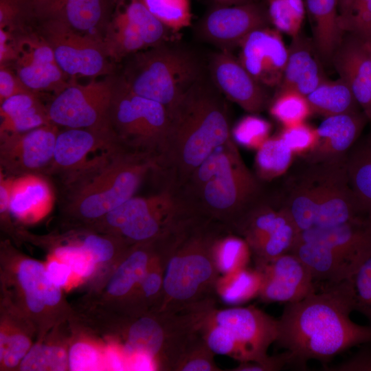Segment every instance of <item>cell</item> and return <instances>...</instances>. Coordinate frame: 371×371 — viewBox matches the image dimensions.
Segmentation results:
<instances>
[{"label": "cell", "instance_id": "obj_1", "mask_svg": "<svg viewBox=\"0 0 371 371\" xmlns=\"http://www.w3.org/2000/svg\"><path fill=\"white\" fill-rule=\"evenodd\" d=\"M355 311L346 281L285 304L278 319V346L288 355L289 365L306 368L311 359L321 362L352 346L371 341V325L355 323Z\"/></svg>", "mask_w": 371, "mask_h": 371}, {"label": "cell", "instance_id": "obj_2", "mask_svg": "<svg viewBox=\"0 0 371 371\" xmlns=\"http://www.w3.org/2000/svg\"><path fill=\"white\" fill-rule=\"evenodd\" d=\"M211 80V79H210ZM223 93L203 76L170 111V123L155 174L180 188L218 146L231 139Z\"/></svg>", "mask_w": 371, "mask_h": 371}, {"label": "cell", "instance_id": "obj_3", "mask_svg": "<svg viewBox=\"0 0 371 371\" xmlns=\"http://www.w3.org/2000/svg\"><path fill=\"white\" fill-rule=\"evenodd\" d=\"M229 231L202 215L188 213L161 239L165 260L163 297L157 311H188L213 300L220 276L213 247Z\"/></svg>", "mask_w": 371, "mask_h": 371}, {"label": "cell", "instance_id": "obj_4", "mask_svg": "<svg viewBox=\"0 0 371 371\" xmlns=\"http://www.w3.org/2000/svg\"><path fill=\"white\" fill-rule=\"evenodd\" d=\"M273 195L300 232L366 218L350 183L346 159H301Z\"/></svg>", "mask_w": 371, "mask_h": 371}, {"label": "cell", "instance_id": "obj_5", "mask_svg": "<svg viewBox=\"0 0 371 371\" xmlns=\"http://www.w3.org/2000/svg\"><path fill=\"white\" fill-rule=\"evenodd\" d=\"M157 157L121 148L93 170L63 184L62 203L70 214L94 222L135 196L157 169Z\"/></svg>", "mask_w": 371, "mask_h": 371}, {"label": "cell", "instance_id": "obj_6", "mask_svg": "<svg viewBox=\"0 0 371 371\" xmlns=\"http://www.w3.org/2000/svg\"><path fill=\"white\" fill-rule=\"evenodd\" d=\"M263 186L248 168L232 138L222 146L216 172L183 198L190 212L218 222L232 232L243 216L267 194Z\"/></svg>", "mask_w": 371, "mask_h": 371}, {"label": "cell", "instance_id": "obj_7", "mask_svg": "<svg viewBox=\"0 0 371 371\" xmlns=\"http://www.w3.org/2000/svg\"><path fill=\"white\" fill-rule=\"evenodd\" d=\"M202 76L201 63L194 54L166 41L128 57L120 80L170 112Z\"/></svg>", "mask_w": 371, "mask_h": 371}, {"label": "cell", "instance_id": "obj_8", "mask_svg": "<svg viewBox=\"0 0 371 371\" xmlns=\"http://www.w3.org/2000/svg\"><path fill=\"white\" fill-rule=\"evenodd\" d=\"M214 304L215 302L208 304L203 315L224 335L227 356L240 363L254 361V371H276L285 367L282 353L267 354L277 339L278 319L254 306L219 309Z\"/></svg>", "mask_w": 371, "mask_h": 371}, {"label": "cell", "instance_id": "obj_9", "mask_svg": "<svg viewBox=\"0 0 371 371\" xmlns=\"http://www.w3.org/2000/svg\"><path fill=\"white\" fill-rule=\"evenodd\" d=\"M189 212L179 190L164 183L158 192L133 196L94 222L133 245L164 236Z\"/></svg>", "mask_w": 371, "mask_h": 371}, {"label": "cell", "instance_id": "obj_10", "mask_svg": "<svg viewBox=\"0 0 371 371\" xmlns=\"http://www.w3.org/2000/svg\"><path fill=\"white\" fill-rule=\"evenodd\" d=\"M109 121L112 131L124 148L158 158L170 123L167 107L135 94L117 79Z\"/></svg>", "mask_w": 371, "mask_h": 371}, {"label": "cell", "instance_id": "obj_11", "mask_svg": "<svg viewBox=\"0 0 371 371\" xmlns=\"http://www.w3.org/2000/svg\"><path fill=\"white\" fill-rule=\"evenodd\" d=\"M232 232L247 242L256 262L290 252L300 231L274 195L266 194L243 216Z\"/></svg>", "mask_w": 371, "mask_h": 371}, {"label": "cell", "instance_id": "obj_12", "mask_svg": "<svg viewBox=\"0 0 371 371\" xmlns=\"http://www.w3.org/2000/svg\"><path fill=\"white\" fill-rule=\"evenodd\" d=\"M116 80L71 82L47 106L50 120L66 128L111 129L109 113Z\"/></svg>", "mask_w": 371, "mask_h": 371}, {"label": "cell", "instance_id": "obj_13", "mask_svg": "<svg viewBox=\"0 0 371 371\" xmlns=\"http://www.w3.org/2000/svg\"><path fill=\"white\" fill-rule=\"evenodd\" d=\"M120 148L111 129L66 128L58 134L45 176L67 183L99 166Z\"/></svg>", "mask_w": 371, "mask_h": 371}, {"label": "cell", "instance_id": "obj_14", "mask_svg": "<svg viewBox=\"0 0 371 371\" xmlns=\"http://www.w3.org/2000/svg\"><path fill=\"white\" fill-rule=\"evenodd\" d=\"M45 40L61 70L69 77L109 75L112 65L102 39L74 31L60 21L42 17Z\"/></svg>", "mask_w": 371, "mask_h": 371}, {"label": "cell", "instance_id": "obj_15", "mask_svg": "<svg viewBox=\"0 0 371 371\" xmlns=\"http://www.w3.org/2000/svg\"><path fill=\"white\" fill-rule=\"evenodd\" d=\"M58 133L52 122L25 132L0 134V170L14 177L45 175Z\"/></svg>", "mask_w": 371, "mask_h": 371}, {"label": "cell", "instance_id": "obj_16", "mask_svg": "<svg viewBox=\"0 0 371 371\" xmlns=\"http://www.w3.org/2000/svg\"><path fill=\"white\" fill-rule=\"evenodd\" d=\"M254 263L262 279L258 297L265 302L292 303L316 291L309 269L291 252Z\"/></svg>", "mask_w": 371, "mask_h": 371}, {"label": "cell", "instance_id": "obj_17", "mask_svg": "<svg viewBox=\"0 0 371 371\" xmlns=\"http://www.w3.org/2000/svg\"><path fill=\"white\" fill-rule=\"evenodd\" d=\"M238 60L264 87H278L288 58L281 32L270 27L257 29L240 43Z\"/></svg>", "mask_w": 371, "mask_h": 371}, {"label": "cell", "instance_id": "obj_18", "mask_svg": "<svg viewBox=\"0 0 371 371\" xmlns=\"http://www.w3.org/2000/svg\"><path fill=\"white\" fill-rule=\"evenodd\" d=\"M269 23L268 13L256 4L221 5L205 16L199 32L207 42L229 51L239 46L251 32L268 27Z\"/></svg>", "mask_w": 371, "mask_h": 371}, {"label": "cell", "instance_id": "obj_19", "mask_svg": "<svg viewBox=\"0 0 371 371\" xmlns=\"http://www.w3.org/2000/svg\"><path fill=\"white\" fill-rule=\"evenodd\" d=\"M210 78L228 100L247 112L256 114L269 106L270 100L259 84L238 59L228 50L214 54L210 62Z\"/></svg>", "mask_w": 371, "mask_h": 371}, {"label": "cell", "instance_id": "obj_20", "mask_svg": "<svg viewBox=\"0 0 371 371\" xmlns=\"http://www.w3.org/2000/svg\"><path fill=\"white\" fill-rule=\"evenodd\" d=\"M16 46L14 72L30 89L58 94L68 86V76L59 67L45 38L25 37L16 42Z\"/></svg>", "mask_w": 371, "mask_h": 371}, {"label": "cell", "instance_id": "obj_21", "mask_svg": "<svg viewBox=\"0 0 371 371\" xmlns=\"http://www.w3.org/2000/svg\"><path fill=\"white\" fill-rule=\"evenodd\" d=\"M368 121L362 110L325 117L317 128L315 146L301 159L310 162L346 159Z\"/></svg>", "mask_w": 371, "mask_h": 371}, {"label": "cell", "instance_id": "obj_22", "mask_svg": "<svg viewBox=\"0 0 371 371\" xmlns=\"http://www.w3.org/2000/svg\"><path fill=\"white\" fill-rule=\"evenodd\" d=\"M113 0H47L34 10L40 17L56 19L78 33L102 39Z\"/></svg>", "mask_w": 371, "mask_h": 371}, {"label": "cell", "instance_id": "obj_23", "mask_svg": "<svg viewBox=\"0 0 371 371\" xmlns=\"http://www.w3.org/2000/svg\"><path fill=\"white\" fill-rule=\"evenodd\" d=\"M331 64L339 78L350 87L361 110L371 120V53L357 38L345 32Z\"/></svg>", "mask_w": 371, "mask_h": 371}, {"label": "cell", "instance_id": "obj_24", "mask_svg": "<svg viewBox=\"0 0 371 371\" xmlns=\"http://www.w3.org/2000/svg\"><path fill=\"white\" fill-rule=\"evenodd\" d=\"M298 240L329 246L357 269L371 256V221L366 218L300 232Z\"/></svg>", "mask_w": 371, "mask_h": 371}, {"label": "cell", "instance_id": "obj_25", "mask_svg": "<svg viewBox=\"0 0 371 371\" xmlns=\"http://www.w3.org/2000/svg\"><path fill=\"white\" fill-rule=\"evenodd\" d=\"M313 40L302 34L292 38L283 77L278 89L307 95L327 79Z\"/></svg>", "mask_w": 371, "mask_h": 371}, {"label": "cell", "instance_id": "obj_26", "mask_svg": "<svg viewBox=\"0 0 371 371\" xmlns=\"http://www.w3.org/2000/svg\"><path fill=\"white\" fill-rule=\"evenodd\" d=\"M290 252L308 267L316 291L346 281L358 269L337 251L319 243L297 238Z\"/></svg>", "mask_w": 371, "mask_h": 371}, {"label": "cell", "instance_id": "obj_27", "mask_svg": "<svg viewBox=\"0 0 371 371\" xmlns=\"http://www.w3.org/2000/svg\"><path fill=\"white\" fill-rule=\"evenodd\" d=\"M55 201V192L47 176L41 174L13 176L10 212L17 219L27 223L36 222L52 211Z\"/></svg>", "mask_w": 371, "mask_h": 371}, {"label": "cell", "instance_id": "obj_28", "mask_svg": "<svg viewBox=\"0 0 371 371\" xmlns=\"http://www.w3.org/2000/svg\"><path fill=\"white\" fill-rule=\"evenodd\" d=\"M157 240L133 245L128 248L108 284L107 292L110 295L129 298L132 302L156 251Z\"/></svg>", "mask_w": 371, "mask_h": 371}, {"label": "cell", "instance_id": "obj_29", "mask_svg": "<svg viewBox=\"0 0 371 371\" xmlns=\"http://www.w3.org/2000/svg\"><path fill=\"white\" fill-rule=\"evenodd\" d=\"M313 41L323 63L331 64L344 32L339 21L338 0H306Z\"/></svg>", "mask_w": 371, "mask_h": 371}, {"label": "cell", "instance_id": "obj_30", "mask_svg": "<svg viewBox=\"0 0 371 371\" xmlns=\"http://www.w3.org/2000/svg\"><path fill=\"white\" fill-rule=\"evenodd\" d=\"M38 93H22L0 103V134L27 131L52 123Z\"/></svg>", "mask_w": 371, "mask_h": 371}, {"label": "cell", "instance_id": "obj_31", "mask_svg": "<svg viewBox=\"0 0 371 371\" xmlns=\"http://www.w3.org/2000/svg\"><path fill=\"white\" fill-rule=\"evenodd\" d=\"M346 165L350 185L371 221V128L350 148Z\"/></svg>", "mask_w": 371, "mask_h": 371}, {"label": "cell", "instance_id": "obj_32", "mask_svg": "<svg viewBox=\"0 0 371 371\" xmlns=\"http://www.w3.org/2000/svg\"><path fill=\"white\" fill-rule=\"evenodd\" d=\"M306 98L312 113L324 117L361 111L350 87L339 77L326 79Z\"/></svg>", "mask_w": 371, "mask_h": 371}, {"label": "cell", "instance_id": "obj_33", "mask_svg": "<svg viewBox=\"0 0 371 371\" xmlns=\"http://www.w3.org/2000/svg\"><path fill=\"white\" fill-rule=\"evenodd\" d=\"M113 12L137 30L149 47L168 41V32L142 0H113Z\"/></svg>", "mask_w": 371, "mask_h": 371}, {"label": "cell", "instance_id": "obj_34", "mask_svg": "<svg viewBox=\"0 0 371 371\" xmlns=\"http://www.w3.org/2000/svg\"><path fill=\"white\" fill-rule=\"evenodd\" d=\"M261 282L259 271L255 267H245L220 275L214 293L227 304H240L258 297Z\"/></svg>", "mask_w": 371, "mask_h": 371}, {"label": "cell", "instance_id": "obj_35", "mask_svg": "<svg viewBox=\"0 0 371 371\" xmlns=\"http://www.w3.org/2000/svg\"><path fill=\"white\" fill-rule=\"evenodd\" d=\"M294 156L279 135L269 137L256 150L255 174L262 182L278 178L288 172Z\"/></svg>", "mask_w": 371, "mask_h": 371}, {"label": "cell", "instance_id": "obj_36", "mask_svg": "<svg viewBox=\"0 0 371 371\" xmlns=\"http://www.w3.org/2000/svg\"><path fill=\"white\" fill-rule=\"evenodd\" d=\"M213 254L221 275L247 267L252 256L247 242L230 231L225 232L216 238Z\"/></svg>", "mask_w": 371, "mask_h": 371}, {"label": "cell", "instance_id": "obj_37", "mask_svg": "<svg viewBox=\"0 0 371 371\" xmlns=\"http://www.w3.org/2000/svg\"><path fill=\"white\" fill-rule=\"evenodd\" d=\"M268 107L271 115L283 127L305 122L313 113L306 96L291 89H278Z\"/></svg>", "mask_w": 371, "mask_h": 371}, {"label": "cell", "instance_id": "obj_38", "mask_svg": "<svg viewBox=\"0 0 371 371\" xmlns=\"http://www.w3.org/2000/svg\"><path fill=\"white\" fill-rule=\"evenodd\" d=\"M164 267L165 260L158 239L156 251L132 300V303L140 305L141 313L146 306L152 304L155 306L153 311H158L163 297Z\"/></svg>", "mask_w": 371, "mask_h": 371}, {"label": "cell", "instance_id": "obj_39", "mask_svg": "<svg viewBox=\"0 0 371 371\" xmlns=\"http://www.w3.org/2000/svg\"><path fill=\"white\" fill-rule=\"evenodd\" d=\"M17 276L28 308L34 313L41 312L46 305L45 295L49 282L46 268L36 260H23L19 265Z\"/></svg>", "mask_w": 371, "mask_h": 371}, {"label": "cell", "instance_id": "obj_40", "mask_svg": "<svg viewBox=\"0 0 371 371\" xmlns=\"http://www.w3.org/2000/svg\"><path fill=\"white\" fill-rule=\"evenodd\" d=\"M142 1L150 13L170 32H179L191 24L190 0Z\"/></svg>", "mask_w": 371, "mask_h": 371}, {"label": "cell", "instance_id": "obj_41", "mask_svg": "<svg viewBox=\"0 0 371 371\" xmlns=\"http://www.w3.org/2000/svg\"><path fill=\"white\" fill-rule=\"evenodd\" d=\"M268 16L274 28L291 38L301 32L304 18L302 0H269Z\"/></svg>", "mask_w": 371, "mask_h": 371}, {"label": "cell", "instance_id": "obj_42", "mask_svg": "<svg viewBox=\"0 0 371 371\" xmlns=\"http://www.w3.org/2000/svg\"><path fill=\"white\" fill-rule=\"evenodd\" d=\"M214 353L196 330L179 357L173 371H221Z\"/></svg>", "mask_w": 371, "mask_h": 371}, {"label": "cell", "instance_id": "obj_43", "mask_svg": "<svg viewBox=\"0 0 371 371\" xmlns=\"http://www.w3.org/2000/svg\"><path fill=\"white\" fill-rule=\"evenodd\" d=\"M68 357L63 348L56 346L35 344L20 363L23 371L65 370Z\"/></svg>", "mask_w": 371, "mask_h": 371}, {"label": "cell", "instance_id": "obj_44", "mask_svg": "<svg viewBox=\"0 0 371 371\" xmlns=\"http://www.w3.org/2000/svg\"><path fill=\"white\" fill-rule=\"evenodd\" d=\"M271 124L256 114L247 115L232 127L231 134L237 145L258 150L269 137Z\"/></svg>", "mask_w": 371, "mask_h": 371}, {"label": "cell", "instance_id": "obj_45", "mask_svg": "<svg viewBox=\"0 0 371 371\" xmlns=\"http://www.w3.org/2000/svg\"><path fill=\"white\" fill-rule=\"evenodd\" d=\"M339 25L344 32L362 42L371 53V0H355L350 14Z\"/></svg>", "mask_w": 371, "mask_h": 371}, {"label": "cell", "instance_id": "obj_46", "mask_svg": "<svg viewBox=\"0 0 371 371\" xmlns=\"http://www.w3.org/2000/svg\"><path fill=\"white\" fill-rule=\"evenodd\" d=\"M355 311L371 322V256L348 279Z\"/></svg>", "mask_w": 371, "mask_h": 371}, {"label": "cell", "instance_id": "obj_47", "mask_svg": "<svg viewBox=\"0 0 371 371\" xmlns=\"http://www.w3.org/2000/svg\"><path fill=\"white\" fill-rule=\"evenodd\" d=\"M295 155L303 156L308 153L317 141V128L303 122L283 127L278 134Z\"/></svg>", "mask_w": 371, "mask_h": 371}, {"label": "cell", "instance_id": "obj_48", "mask_svg": "<svg viewBox=\"0 0 371 371\" xmlns=\"http://www.w3.org/2000/svg\"><path fill=\"white\" fill-rule=\"evenodd\" d=\"M55 254L58 260L67 265L71 271L80 277H88L94 271L96 262L80 245L58 247Z\"/></svg>", "mask_w": 371, "mask_h": 371}, {"label": "cell", "instance_id": "obj_49", "mask_svg": "<svg viewBox=\"0 0 371 371\" xmlns=\"http://www.w3.org/2000/svg\"><path fill=\"white\" fill-rule=\"evenodd\" d=\"M81 246L96 263H99L110 260L115 255L117 249L131 245L116 236L113 239H110L96 234H89L82 240Z\"/></svg>", "mask_w": 371, "mask_h": 371}, {"label": "cell", "instance_id": "obj_50", "mask_svg": "<svg viewBox=\"0 0 371 371\" xmlns=\"http://www.w3.org/2000/svg\"><path fill=\"white\" fill-rule=\"evenodd\" d=\"M29 339L21 334L6 336L1 333L0 359L5 367H16L29 351L30 346Z\"/></svg>", "mask_w": 371, "mask_h": 371}, {"label": "cell", "instance_id": "obj_51", "mask_svg": "<svg viewBox=\"0 0 371 371\" xmlns=\"http://www.w3.org/2000/svg\"><path fill=\"white\" fill-rule=\"evenodd\" d=\"M100 365V356L92 346L78 342L68 353V367L72 371L95 370Z\"/></svg>", "mask_w": 371, "mask_h": 371}, {"label": "cell", "instance_id": "obj_52", "mask_svg": "<svg viewBox=\"0 0 371 371\" xmlns=\"http://www.w3.org/2000/svg\"><path fill=\"white\" fill-rule=\"evenodd\" d=\"M33 93L15 72L5 65H0V103L16 95Z\"/></svg>", "mask_w": 371, "mask_h": 371}, {"label": "cell", "instance_id": "obj_53", "mask_svg": "<svg viewBox=\"0 0 371 371\" xmlns=\"http://www.w3.org/2000/svg\"><path fill=\"white\" fill-rule=\"evenodd\" d=\"M356 353L345 361L330 367L329 371H371V341L363 344Z\"/></svg>", "mask_w": 371, "mask_h": 371}, {"label": "cell", "instance_id": "obj_54", "mask_svg": "<svg viewBox=\"0 0 371 371\" xmlns=\"http://www.w3.org/2000/svg\"><path fill=\"white\" fill-rule=\"evenodd\" d=\"M71 272L70 267L61 261L52 260L46 267L48 279L60 287L66 284Z\"/></svg>", "mask_w": 371, "mask_h": 371}, {"label": "cell", "instance_id": "obj_55", "mask_svg": "<svg viewBox=\"0 0 371 371\" xmlns=\"http://www.w3.org/2000/svg\"><path fill=\"white\" fill-rule=\"evenodd\" d=\"M16 42L11 38L8 30L0 28V63L14 61L16 58Z\"/></svg>", "mask_w": 371, "mask_h": 371}, {"label": "cell", "instance_id": "obj_56", "mask_svg": "<svg viewBox=\"0 0 371 371\" xmlns=\"http://www.w3.org/2000/svg\"><path fill=\"white\" fill-rule=\"evenodd\" d=\"M355 0H338L339 21L346 19L352 8Z\"/></svg>", "mask_w": 371, "mask_h": 371}, {"label": "cell", "instance_id": "obj_57", "mask_svg": "<svg viewBox=\"0 0 371 371\" xmlns=\"http://www.w3.org/2000/svg\"><path fill=\"white\" fill-rule=\"evenodd\" d=\"M106 360L111 368L115 370H121L124 369L123 363L118 355L114 350H109L106 352Z\"/></svg>", "mask_w": 371, "mask_h": 371}, {"label": "cell", "instance_id": "obj_58", "mask_svg": "<svg viewBox=\"0 0 371 371\" xmlns=\"http://www.w3.org/2000/svg\"><path fill=\"white\" fill-rule=\"evenodd\" d=\"M23 4L27 6L30 10H34L47 0H20Z\"/></svg>", "mask_w": 371, "mask_h": 371}, {"label": "cell", "instance_id": "obj_59", "mask_svg": "<svg viewBox=\"0 0 371 371\" xmlns=\"http://www.w3.org/2000/svg\"><path fill=\"white\" fill-rule=\"evenodd\" d=\"M218 2L220 5H236L244 3L243 1L245 0H214Z\"/></svg>", "mask_w": 371, "mask_h": 371}]
</instances>
